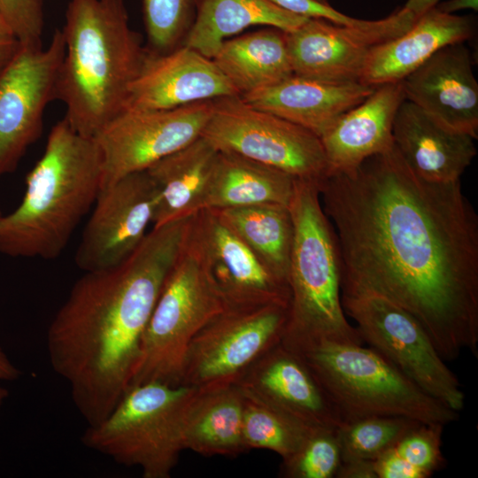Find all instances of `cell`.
I'll use <instances>...</instances> for the list:
<instances>
[{"label": "cell", "mask_w": 478, "mask_h": 478, "mask_svg": "<svg viewBox=\"0 0 478 478\" xmlns=\"http://www.w3.org/2000/svg\"><path fill=\"white\" fill-rule=\"evenodd\" d=\"M337 239L341 295L411 313L446 362L478 357V217L460 180L416 174L395 145L319 181Z\"/></svg>", "instance_id": "1"}, {"label": "cell", "mask_w": 478, "mask_h": 478, "mask_svg": "<svg viewBox=\"0 0 478 478\" xmlns=\"http://www.w3.org/2000/svg\"><path fill=\"white\" fill-rule=\"evenodd\" d=\"M190 218L153 227L120 265L84 272L49 326L50 366L68 383L88 426L104 420L130 386L145 328Z\"/></svg>", "instance_id": "2"}, {"label": "cell", "mask_w": 478, "mask_h": 478, "mask_svg": "<svg viewBox=\"0 0 478 478\" xmlns=\"http://www.w3.org/2000/svg\"><path fill=\"white\" fill-rule=\"evenodd\" d=\"M56 99L77 133L95 138L125 108L148 55L125 0H69Z\"/></svg>", "instance_id": "3"}, {"label": "cell", "mask_w": 478, "mask_h": 478, "mask_svg": "<svg viewBox=\"0 0 478 478\" xmlns=\"http://www.w3.org/2000/svg\"><path fill=\"white\" fill-rule=\"evenodd\" d=\"M102 155L95 138L63 118L26 178L19 206L0 217V253L12 258L59 257L101 191Z\"/></svg>", "instance_id": "4"}, {"label": "cell", "mask_w": 478, "mask_h": 478, "mask_svg": "<svg viewBox=\"0 0 478 478\" xmlns=\"http://www.w3.org/2000/svg\"><path fill=\"white\" fill-rule=\"evenodd\" d=\"M288 206L294 233L290 297L281 343L295 351L320 342L363 344L342 305L338 243L321 205L319 181L295 179Z\"/></svg>", "instance_id": "5"}, {"label": "cell", "mask_w": 478, "mask_h": 478, "mask_svg": "<svg viewBox=\"0 0 478 478\" xmlns=\"http://www.w3.org/2000/svg\"><path fill=\"white\" fill-rule=\"evenodd\" d=\"M296 352L311 368L343 421L399 416L445 426L459 419L458 412L424 392L371 347L320 342Z\"/></svg>", "instance_id": "6"}, {"label": "cell", "mask_w": 478, "mask_h": 478, "mask_svg": "<svg viewBox=\"0 0 478 478\" xmlns=\"http://www.w3.org/2000/svg\"><path fill=\"white\" fill-rule=\"evenodd\" d=\"M227 307L190 220L182 246L164 280L145 328L130 386L150 382L181 385L193 338Z\"/></svg>", "instance_id": "7"}, {"label": "cell", "mask_w": 478, "mask_h": 478, "mask_svg": "<svg viewBox=\"0 0 478 478\" xmlns=\"http://www.w3.org/2000/svg\"><path fill=\"white\" fill-rule=\"evenodd\" d=\"M197 388L150 382L130 386L111 413L88 428L81 443L143 478H169L184 449L183 425Z\"/></svg>", "instance_id": "8"}, {"label": "cell", "mask_w": 478, "mask_h": 478, "mask_svg": "<svg viewBox=\"0 0 478 478\" xmlns=\"http://www.w3.org/2000/svg\"><path fill=\"white\" fill-rule=\"evenodd\" d=\"M201 136L219 151L238 154L296 179L320 181L329 173L320 136L251 105L241 96L212 100Z\"/></svg>", "instance_id": "9"}, {"label": "cell", "mask_w": 478, "mask_h": 478, "mask_svg": "<svg viewBox=\"0 0 478 478\" xmlns=\"http://www.w3.org/2000/svg\"><path fill=\"white\" fill-rule=\"evenodd\" d=\"M341 302L364 343L432 397L455 412L464 408L458 377L411 313L377 296L341 295Z\"/></svg>", "instance_id": "10"}, {"label": "cell", "mask_w": 478, "mask_h": 478, "mask_svg": "<svg viewBox=\"0 0 478 478\" xmlns=\"http://www.w3.org/2000/svg\"><path fill=\"white\" fill-rule=\"evenodd\" d=\"M288 311L287 303L227 305L193 338L181 385L202 389L235 383L281 342Z\"/></svg>", "instance_id": "11"}, {"label": "cell", "mask_w": 478, "mask_h": 478, "mask_svg": "<svg viewBox=\"0 0 478 478\" xmlns=\"http://www.w3.org/2000/svg\"><path fill=\"white\" fill-rule=\"evenodd\" d=\"M64 53V35L56 29L46 48L21 45L0 73V178L17 169L41 136Z\"/></svg>", "instance_id": "12"}, {"label": "cell", "mask_w": 478, "mask_h": 478, "mask_svg": "<svg viewBox=\"0 0 478 478\" xmlns=\"http://www.w3.org/2000/svg\"><path fill=\"white\" fill-rule=\"evenodd\" d=\"M212 100L153 111H124L96 137L102 155L101 190L147 170L201 136Z\"/></svg>", "instance_id": "13"}, {"label": "cell", "mask_w": 478, "mask_h": 478, "mask_svg": "<svg viewBox=\"0 0 478 478\" xmlns=\"http://www.w3.org/2000/svg\"><path fill=\"white\" fill-rule=\"evenodd\" d=\"M416 19L403 8L359 26L307 19L295 30L285 32L293 73L326 81H359L370 51L404 34Z\"/></svg>", "instance_id": "14"}, {"label": "cell", "mask_w": 478, "mask_h": 478, "mask_svg": "<svg viewBox=\"0 0 478 478\" xmlns=\"http://www.w3.org/2000/svg\"><path fill=\"white\" fill-rule=\"evenodd\" d=\"M158 201V187L146 170L129 173L102 189L83 229L76 266L93 272L123 263L146 236Z\"/></svg>", "instance_id": "15"}, {"label": "cell", "mask_w": 478, "mask_h": 478, "mask_svg": "<svg viewBox=\"0 0 478 478\" xmlns=\"http://www.w3.org/2000/svg\"><path fill=\"white\" fill-rule=\"evenodd\" d=\"M243 390L312 429H337V409L303 358L281 343L235 382Z\"/></svg>", "instance_id": "16"}, {"label": "cell", "mask_w": 478, "mask_h": 478, "mask_svg": "<svg viewBox=\"0 0 478 478\" xmlns=\"http://www.w3.org/2000/svg\"><path fill=\"white\" fill-rule=\"evenodd\" d=\"M231 96L239 94L212 59L197 50L185 45L165 54L148 50L124 111L167 110Z\"/></svg>", "instance_id": "17"}, {"label": "cell", "mask_w": 478, "mask_h": 478, "mask_svg": "<svg viewBox=\"0 0 478 478\" xmlns=\"http://www.w3.org/2000/svg\"><path fill=\"white\" fill-rule=\"evenodd\" d=\"M191 228L227 305L289 304V286L259 262L213 210L193 215Z\"/></svg>", "instance_id": "18"}, {"label": "cell", "mask_w": 478, "mask_h": 478, "mask_svg": "<svg viewBox=\"0 0 478 478\" xmlns=\"http://www.w3.org/2000/svg\"><path fill=\"white\" fill-rule=\"evenodd\" d=\"M406 100L458 131L478 135V83L465 42L448 44L402 81Z\"/></svg>", "instance_id": "19"}, {"label": "cell", "mask_w": 478, "mask_h": 478, "mask_svg": "<svg viewBox=\"0 0 478 478\" xmlns=\"http://www.w3.org/2000/svg\"><path fill=\"white\" fill-rule=\"evenodd\" d=\"M392 134L405 163L428 181L460 180L476 155L474 137L444 125L406 99L397 112Z\"/></svg>", "instance_id": "20"}, {"label": "cell", "mask_w": 478, "mask_h": 478, "mask_svg": "<svg viewBox=\"0 0 478 478\" xmlns=\"http://www.w3.org/2000/svg\"><path fill=\"white\" fill-rule=\"evenodd\" d=\"M374 87L360 81L334 82L293 74L267 88L241 96L251 105L321 136Z\"/></svg>", "instance_id": "21"}, {"label": "cell", "mask_w": 478, "mask_h": 478, "mask_svg": "<svg viewBox=\"0 0 478 478\" xmlns=\"http://www.w3.org/2000/svg\"><path fill=\"white\" fill-rule=\"evenodd\" d=\"M405 99L401 81L379 85L328 129L320 138L329 173L351 170L391 149L395 116Z\"/></svg>", "instance_id": "22"}, {"label": "cell", "mask_w": 478, "mask_h": 478, "mask_svg": "<svg viewBox=\"0 0 478 478\" xmlns=\"http://www.w3.org/2000/svg\"><path fill=\"white\" fill-rule=\"evenodd\" d=\"M473 33L467 17L434 7L404 34L375 46L367 57L359 81L371 87L401 81L438 50L465 42Z\"/></svg>", "instance_id": "23"}, {"label": "cell", "mask_w": 478, "mask_h": 478, "mask_svg": "<svg viewBox=\"0 0 478 478\" xmlns=\"http://www.w3.org/2000/svg\"><path fill=\"white\" fill-rule=\"evenodd\" d=\"M217 153L206 139L199 136L146 170L159 189L153 227L191 217L203 210Z\"/></svg>", "instance_id": "24"}, {"label": "cell", "mask_w": 478, "mask_h": 478, "mask_svg": "<svg viewBox=\"0 0 478 478\" xmlns=\"http://www.w3.org/2000/svg\"><path fill=\"white\" fill-rule=\"evenodd\" d=\"M243 413V393L235 383L197 389L185 414L184 449L206 457H237L248 451Z\"/></svg>", "instance_id": "25"}, {"label": "cell", "mask_w": 478, "mask_h": 478, "mask_svg": "<svg viewBox=\"0 0 478 478\" xmlns=\"http://www.w3.org/2000/svg\"><path fill=\"white\" fill-rule=\"evenodd\" d=\"M295 179L238 154L218 150L203 210L260 204L289 205Z\"/></svg>", "instance_id": "26"}, {"label": "cell", "mask_w": 478, "mask_h": 478, "mask_svg": "<svg viewBox=\"0 0 478 478\" xmlns=\"http://www.w3.org/2000/svg\"><path fill=\"white\" fill-rule=\"evenodd\" d=\"M307 19L270 0H196L195 18L182 45L212 59L227 38L249 27L290 32Z\"/></svg>", "instance_id": "27"}, {"label": "cell", "mask_w": 478, "mask_h": 478, "mask_svg": "<svg viewBox=\"0 0 478 478\" xmlns=\"http://www.w3.org/2000/svg\"><path fill=\"white\" fill-rule=\"evenodd\" d=\"M239 96L292 76L285 32L266 28L227 39L212 58Z\"/></svg>", "instance_id": "28"}, {"label": "cell", "mask_w": 478, "mask_h": 478, "mask_svg": "<svg viewBox=\"0 0 478 478\" xmlns=\"http://www.w3.org/2000/svg\"><path fill=\"white\" fill-rule=\"evenodd\" d=\"M212 210L276 279L288 285L294 233L288 205Z\"/></svg>", "instance_id": "29"}, {"label": "cell", "mask_w": 478, "mask_h": 478, "mask_svg": "<svg viewBox=\"0 0 478 478\" xmlns=\"http://www.w3.org/2000/svg\"><path fill=\"white\" fill-rule=\"evenodd\" d=\"M240 389L243 398V437L248 451L268 450L284 460L315 430L296 421L243 389Z\"/></svg>", "instance_id": "30"}, {"label": "cell", "mask_w": 478, "mask_h": 478, "mask_svg": "<svg viewBox=\"0 0 478 478\" xmlns=\"http://www.w3.org/2000/svg\"><path fill=\"white\" fill-rule=\"evenodd\" d=\"M419 423L399 416H366L343 421L336 429L342 462L375 459Z\"/></svg>", "instance_id": "31"}, {"label": "cell", "mask_w": 478, "mask_h": 478, "mask_svg": "<svg viewBox=\"0 0 478 478\" xmlns=\"http://www.w3.org/2000/svg\"><path fill=\"white\" fill-rule=\"evenodd\" d=\"M195 12L196 0H143L149 51L165 54L181 46Z\"/></svg>", "instance_id": "32"}, {"label": "cell", "mask_w": 478, "mask_h": 478, "mask_svg": "<svg viewBox=\"0 0 478 478\" xmlns=\"http://www.w3.org/2000/svg\"><path fill=\"white\" fill-rule=\"evenodd\" d=\"M341 463L336 429H315L282 460L280 474L286 478H335Z\"/></svg>", "instance_id": "33"}, {"label": "cell", "mask_w": 478, "mask_h": 478, "mask_svg": "<svg viewBox=\"0 0 478 478\" xmlns=\"http://www.w3.org/2000/svg\"><path fill=\"white\" fill-rule=\"evenodd\" d=\"M443 427L440 423L420 422L407 431L393 448L409 464L430 477L446 464L441 449Z\"/></svg>", "instance_id": "34"}, {"label": "cell", "mask_w": 478, "mask_h": 478, "mask_svg": "<svg viewBox=\"0 0 478 478\" xmlns=\"http://www.w3.org/2000/svg\"><path fill=\"white\" fill-rule=\"evenodd\" d=\"M0 16L21 45L42 46V0H0Z\"/></svg>", "instance_id": "35"}, {"label": "cell", "mask_w": 478, "mask_h": 478, "mask_svg": "<svg viewBox=\"0 0 478 478\" xmlns=\"http://www.w3.org/2000/svg\"><path fill=\"white\" fill-rule=\"evenodd\" d=\"M277 6L294 14L309 18L322 19L338 25L359 26L364 19L344 15L329 5L317 0H270Z\"/></svg>", "instance_id": "36"}, {"label": "cell", "mask_w": 478, "mask_h": 478, "mask_svg": "<svg viewBox=\"0 0 478 478\" xmlns=\"http://www.w3.org/2000/svg\"><path fill=\"white\" fill-rule=\"evenodd\" d=\"M374 467L376 478H428L399 456L393 447L374 459Z\"/></svg>", "instance_id": "37"}, {"label": "cell", "mask_w": 478, "mask_h": 478, "mask_svg": "<svg viewBox=\"0 0 478 478\" xmlns=\"http://www.w3.org/2000/svg\"><path fill=\"white\" fill-rule=\"evenodd\" d=\"M21 43L0 16V73L15 57Z\"/></svg>", "instance_id": "38"}, {"label": "cell", "mask_w": 478, "mask_h": 478, "mask_svg": "<svg viewBox=\"0 0 478 478\" xmlns=\"http://www.w3.org/2000/svg\"><path fill=\"white\" fill-rule=\"evenodd\" d=\"M335 478H376L374 460L343 461Z\"/></svg>", "instance_id": "39"}, {"label": "cell", "mask_w": 478, "mask_h": 478, "mask_svg": "<svg viewBox=\"0 0 478 478\" xmlns=\"http://www.w3.org/2000/svg\"><path fill=\"white\" fill-rule=\"evenodd\" d=\"M20 375L19 369L11 361L0 345V381H16Z\"/></svg>", "instance_id": "40"}, {"label": "cell", "mask_w": 478, "mask_h": 478, "mask_svg": "<svg viewBox=\"0 0 478 478\" xmlns=\"http://www.w3.org/2000/svg\"><path fill=\"white\" fill-rule=\"evenodd\" d=\"M436 7L443 12L451 14L463 9L477 11L478 0H449Z\"/></svg>", "instance_id": "41"}, {"label": "cell", "mask_w": 478, "mask_h": 478, "mask_svg": "<svg viewBox=\"0 0 478 478\" xmlns=\"http://www.w3.org/2000/svg\"><path fill=\"white\" fill-rule=\"evenodd\" d=\"M439 0H407L403 9L419 18L428 10L436 7Z\"/></svg>", "instance_id": "42"}, {"label": "cell", "mask_w": 478, "mask_h": 478, "mask_svg": "<svg viewBox=\"0 0 478 478\" xmlns=\"http://www.w3.org/2000/svg\"><path fill=\"white\" fill-rule=\"evenodd\" d=\"M9 396V391L7 389L0 386V409L3 406L4 401Z\"/></svg>", "instance_id": "43"}, {"label": "cell", "mask_w": 478, "mask_h": 478, "mask_svg": "<svg viewBox=\"0 0 478 478\" xmlns=\"http://www.w3.org/2000/svg\"><path fill=\"white\" fill-rule=\"evenodd\" d=\"M317 1L324 3V4H328V0H317Z\"/></svg>", "instance_id": "44"}, {"label": "cell", "mask_w": 478, "mask_h": 478, "mask_svg": "<svg viewBox=\"0 0 478 478\" xmlns=\"http://www.w3.org/2000/svg\"><path fill=\"white\" fill-rule=\"evenodd\" d=\"M1 216H2V213H1V212H0V217H1Z\"/></svg>", "instance_id": "45"}]
</instances>
